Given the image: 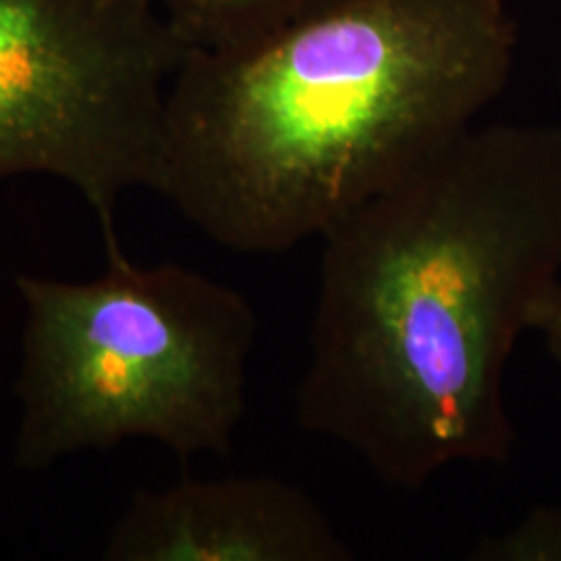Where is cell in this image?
<instances>
[{"label": "cell", "mask_w": 561, "mask_h": 561, "mask_svg": "<svg viewBox=\"0 0 561 561\" xmlns=\"http://www.w3.org/2000/svg\"><path fill=\"white\" fill-rule=\"evenodd\" d=\"M321 240L301 428L403 491L510 460L507 364L561 280L560 125H472Z\"/></svg>", "instance_id": "1"}, {"label": "cell", "mask_w": 561, "mask_h": 561, "mask_svg": "<svg viewBox=\"0 0 561 561\" xmlns=\"http://www.w3.org/2000/svg\"><path fill=\"white\" fill-rule=\"evenodd\" d=\"M503 0H333L169 83L157 194L210 241L279 256L468 131L507 88Z\"/></svg>", "instance_id": "2"}, {"label": "cell", "mask_w": 561, "mask_h": 561, "mask_svg": "<svg viewBox=\"0 0 561 561\" xmlns=\"http://www.w3.org/2000/svg\"><path fill=\"white\" fill-rule=\"evenodd\" d=\"M92 280L21 273V403L13 463L144 439L180 460L229 456L248 408L259 317L241 291L175 262L141 266L104 245Z\"/></svg>", "instance_id": "3"}, {"label": "cell", "mask_w": 561, "mask_h": 561, "mask_svg": "<svg viewBox=\"0 0 561 561\" xmlns=\"http://www.w3.org/2000/svg\"><path fill=\"white\" fill-rule=\"evenodd\" d=\"M187 50L154 0H0V181L67 183L117 243L121 196L157 192Z\"/></svg>", "instance_id": "4"}, {"label": "cell", "mask_w": 561, "mask_h": 561, "mask_svg": "<svg viewBox=\"0 0 561 561\" xmlns=\"http://www.w3.org/2000/svg\"><path fill=\"white\" fill-rule=\"evenodd\" d=\"M308 491L268 474L140 489L102 547L106 561H352Z\"/></svg>", "instance_id": "5"}, {"label": "cell", "mask_w": 561, "mask_h": 561, "mask_svg": "<svg viewBox=\"0 0 561 561\" xmlns=\"http://www.w3.org/2000/svg\"><path fill=\"white\" fill-rule=\"evenodd\" d=\"M183 44L202 50L262 41L333 0H154Z\"/></svg>", "instance_id": "6"}, {"label": "cell", "mask_w": 561, "mask_h": 561, "mask_svg": "<svg viewBox=\"0 0 561 561\" xmlns=\"http://www.w3.org/2000/svg\"><path fill=\"white\" fill-rule=\"evenodd\" d=\"M472 561H561V505H537L500 535L482 537Z\"/></svg>", "instance_id": "7"}, {"label": "cell", "mask_w": 561, "mask_h": 561, "mask_svg": "<svg viewBox=\"0 0 561 561\" xmlns=\"http://www.w3.org/2000/svg\"><path fill=\"white\" fill-rule=\"evenodd\" d=\"M530 333L541 337L549 356L561 366V280L537 301L530 317Z\"/></svg>", "instance_id": "8"}]
</instances>
